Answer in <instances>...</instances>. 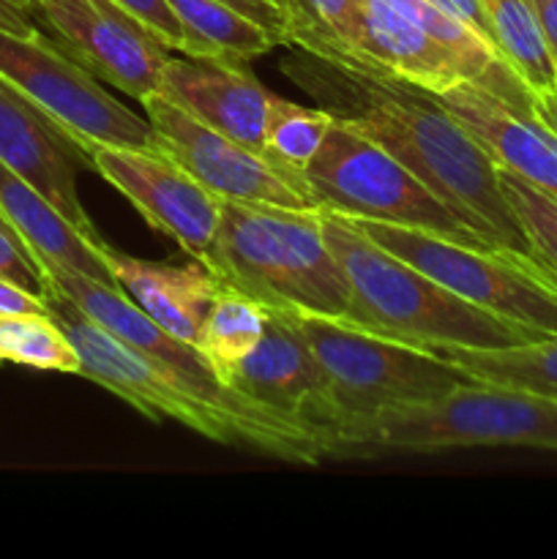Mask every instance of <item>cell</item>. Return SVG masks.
I'll return each instance as SVG.
<instances>
[{"label":"cell","mask_w":557,"mask_h":559,"mask_svg":"<svg viewBox=\"0 0 557 559\" xmlns=\"http://www.w3.org/2000/svg\"><path fill=\"white\" fill-rule=\"evenodd\" d=\"M268 3H276V5H282V9H284V5H287V0H268Z\"/></svg>","instance_id":"38"},{"label":"cell","mask_w":557,"mask_h":559,"mask_svg":"<svg viewBox=\"0 0 557 559\" xmlns=\"http://www.w3.org/2000/svg\"><path fill=\"white\" fill-rule=\"evenodd\" d=\"M435 5H440L442 11H448L451 16H457V20H462L464 25H470L473 31H478L481 36L489 38V25H486V16H484V9H481L478 0H431ZM495 44V41H491Z\"/></svg>","instance_id":"34"},{"label":"cell","mask_w":557,"mask_h":559,"mask_svg":"<svg viewBox=\"0 0 557 559\" xmlns=\"http://www.w3.org/2000/svg\"><path fill=\"white\" fill-rule=\"evenodd\" d=\"M229 388L273 413L309 426L325 442L331 456H339V413L333 404L331 382L304 328L298 325L295 311L268 309L265 333L249 358L233 371Z\"/></svg>","instance_id":"13"},{"label":"cell","mask_w":557,"mask_h":559,"mask_svg":"<svg viewBox=\"0 0 557 559\" xmlns=\"http://www.w3.org/2000/svg\"><path fill=\"white\" fill-rule=\"evenodd\" d=\"M0 276L31 293L44 295V276L20 235L0 218Z\"/></svg>","instance_id":"30"},{"label":"cell","mask_w":557,"mask_h":559,"mask_svg":"<svg viewBox=\"0 0 557 559\" xmlns=\"http://www.w3.org/2000/svg\"><path fill=\"white\" fill-rule=\"evenodd\" d=\"M530 5L535 9V16H538L546 44H549L552 55H555L557 60V0H530Z\"/></svg>","instance_id":"35"},{"label":"cell","mask_w":557,"mask_h":559,"mask_svg":"<svg viewBox=\"0 0 557 559\" xmlns=\"http://www.w3.org/2000/svg\"><path fill=\"white\" fill-rule=\"evenodd\" d=\"M115 3L129 11L131 16H137L164 47L189 55V38H186L183 25H180L169 0H115Z\"/></svg>","instance_id":"29"},{"label":"cell","mask_w":557,"mask_h":559,"mask_svg":"<svg viewBox=\"0 0 557 559\" xmlns=\"http://www.w3.org/2000/svg\"><path fill=\"white\" fill-rule=\"evenodd\" d=\"M38 271H42L44 284L60 289V293H63L66 298L74 300L91 320H96L98 325L107 328L109 333L123 338L126 344L140 349V353L147 355L151 360H156L158 366H164L169 374L178 377L191 393L202 396L205 402L224 409H235V413H273V409L257 404L254 399L244 396V393H238L235 388L224 385L222 377L213 371V366L208 364L205 355L200 353V347L180 342L173 333L158 328L156 322H153L129 295L120 293L118 287H109V284L96 282V278L80 276V273L58 271V267H38Z\"/></svg>","instance_id":"14"},{"label":"cell","mask_w":557,"mask_h":559,"mask_svg":"<svg viewBox=\"0 0 557 559\" xmlns=\"http://www.w3.org/2000/svg\"><path fill=\"white\" fill-rule=\"evenodd\" d=\"M222 3L233 5L240 14L251 16V20L260 22L262 27H268L278 41L287 44V14H284L282 5L268 3V0H222Z\"/></svg>","instance_id":"31"},{"label":"cell","mask_w":557,"mask_h":559,"mask_svg":"<svg viewBox=\"0 0 557 559\" xmlns=\"http://www.w3.org/2000/svg\"><path fill=\"white\" fill-rule=\"evenodd\" d=\"M437 353L462 366L475 382L528 391L557 402V336L489 349L442 347Z\"/></svg>","instance_id":"24"},{"label":"cell","mask_w":557,"mask_h":559,"mask_svg":"<svg viewBox=\"0 0 557 559\" xmlns=\"http://www.w3.org/2000/svg\"><path fill=\"white\" fill-rule=\"evenodd\" d=\"M522 445L557 451V402L513 388L464 382L435 402L391 409L347 426L342 456L369 451Z\"/></svg>","instance_id":"5"},{"label":"cell","mask_w":557,"mask_h":559,"mask_svg":"<svg viewBox=\"0 0 557 559\" xmlns=\"http://www.w3.org/2000/svg\"><path fill=\"white\" fill-rule=\"evenodd\" d=\"M320 213V227L349 284L347 325L426 349L511 347L544 333L467 304L418 267L407 265L347 218Z\"/></svg>","instance_id":"3"},{"label":"cell","mask_w":557,"mask_h":559,"mask_svg":"<svg viewBox=\"0 0 557 559\" xmlns=\"http://www.w3.org/2000/svg\"><path fill=\"white\" fill-rule=\"evenodd\" d=\"M347 222L467 304L544 336H557V276L541 262L495 246L459 243L426 229L369 218Z\"/></svg>","instance_id":"8"},{"label":"cell","mask_w":557,"mask_h":559,"mask_svg":"<svg viewBox=\"0 0 557 559\" xmlns=\"http://www.w3.org/2000/svg\"><path fill=\"white\" fill-rule=\"evenodd\" d=\"M500 58L533 98L557 93V60L530 0H478Z\"/></svg>","instance_id":"21"},{"label":"cell","mask_w":557,"mask_h":559,"mask_svg":"<svg viewBox=\"0 0 557 559\" xmlns=\"http://www.w3.org/2000/svg\"><path fill=\"white\" fill-rule=\"evenodd\" d=\"M0 162L42 191L85 235L98 229L76 194V167L85 162L80 147L11 82L0 76Z\"/></svg>","instance_id":"15"},{"label":"cell","mask_w":557,"mask_h":559,"mask_svg":"<svg viewBox=\"0 0 557 559\" xmlns=\"http://www.w3.org/2000/svg\"><path fill=\"white\" fill-rule=\"evenodd\" d=\"M0 76L31 98L85 162L91 147H156L151 120L109 96L98 76L42 31L31 36L0 31Z\"/></svg>","instance_id":"9"},{"label":"cell","mask_w":557,"mask_h":559,"mask_svg":"<svg viewBox=\"0 0 557 559\" xmlns=\"http://www.w3.org/2000/svg\"><path fill=\"white\" fill-rule=\"evenodd\" d=\"M331 126L333 115L328 109L300 107L271 93L265 120V156L287 173L304 178L306 167L322 147Z\"/></svg>","instance_id":"26"},{"label":"cell","mask_w":557,"mask_h":559,"mask_svg":"<svg viewBox=\"0 0 557 559\" xmlns=\"http://www.w3.org/2000/svg\"><path fill=\"white\" fill-rule=\"evenodd\" d=\"M0 314H49L44 295L0 276Z\"/></svg>","instance_id":"32"},{"label":"cell","mask_w":557,"mask_h":559,"mask_svg":"<svg viewBox=\"0 0 557 559\" xmlns=\"http://www.w3.org/2000/svg\"><path fill=\"white\" fill-rule=\"evenodd\" d=\"M295 317L331 382L339 413V456L347 426L391 409L435 402L453 388L473 382L462 366L442 358L437 349L364 331L331 317Z\"/></svg>","instance_id":"6"},{"label":"cell","mask_w":557,"mask_h":559,"mask_svg":"<svg viewBox=\"0 0 557 559\" xmlns=\"http://www.w3.org/2000/svg\"><path fill=\"white\" fill-rule=\"evenodd\" d=\"M533 115L557 134V93L555 96L533 98Z\"/></svg>","instance_id":"36"},{"label":"cell","mask_w":557,"mask_h":559,"mask_svg":"<svg viewBox=\"0 0 557 559\" xmlns=\"http://www.w3.org/2000/svg\"><path fill=\"white\" fill-rule=\"evenodd\" d=\"M36 11L20 0H0V31L16 33V36H31L38 33V25L33 22Z\"/></svg>","instance_id":"33"},{"label":"cell","mask_w":557,"mask_h":559,"mask_svg":"<svg viewBox=\"0 0 557 559\" xmlns=\"http://www.w3.org/2000/svg\"><path fill=\"white\" fill-rule=\"evenodd\" d=\"M497 180L533 257L552 276H557V200L502 167H497Z\"/></svg>","instance_id":"28"},{"label":"cell","mask_w":557,"mask_h":559,"mask_svg":"<svg viewBox=\"0 0 557 559\" xmlns=\"http://www.w3.org/2000/svg\"><path fill=\"white\" fill-rule=\"evenodd\" d=\"M142 107L156 131V151L178 162L222 202L320 211L304 178L278 167L265 153L251 151L233 136L211 129L164 93L145 96Z\"/></svg>","instance_id":"10"},{"label":"cell","mask_w":557,"mask_h":559,"mask_svg":"<svg viewBox=\"0 0 557 559\" xmlns=\"http://www.w3.org/2000/svg\"><path fill=\"white\" fill-rule=\"evenodd\" d=\"M284 74L333 118L386 147L481 238L535 260L500 189L495 158L435 93L393 76L336 66L309 52L287 60Z\"/></svg>","instance_id":"1"},{"label":"cell","mask_w":557,"mask_h":559,"mask_svg":"<svg viewBox=\"0 0 557 559\" xmlns=\"http://www.w3.org/2000/svg\"><path fill=\"white\" fill-rule=\"evenodd\" d=\"M0 364L80 374V358L49 314H0Z\"/></svg>","instance_id":"27"},{"label":"cell","mask_w":557,"mask_h":559,"mask_svg":"<svg viewBox=\"0 0 557 559\" xmlns=\"http://www.w3.org/2000/svg\"><path fill=\"white\" fill-rule=\"evenodd\" d=\"M189 38V58L254 60L282 47L276 36L251 16L222 0H169Z\"/></svg>","instance_id":"23"},{"label":"cell","mask_w":557,"mask_h":559,"mask_svg":"<svg viewBox=\"0 0 557 559\" xmlns=\"http://www.w3.org/2000/svg\"><path fill=\"white\" fill-rule=\"evenodd\" d=\"M205 267L268 309L347 320L349 284L317 211L222 202Z\"/></svg>","instance_id":"4"},{"label":"cell","mask_w":557,"mask_h":559,"mask_svg":"<svg viewBox=\"0 0 557 559\" xmlns=\"http://www.w3.org/2000/svg\"><path fill=\"white\" fill-rule=\"evenodd\" d=\"M93 246L107 262L120 293L129 295L158 328L173 333L180 342L200 347L202 322L224 287L216 273L197 260L183 267L137 260L109 246L102 235L93 240Z\"/></svg>","instance_id":"18"},{"label":"cell","mask_w":557,"mask_h":559,"mask_svg":"<svg viewBox=\"0 0 557 559\" xmlns=\"http://www.w3.org/2000/svg\"><path fill=\"white\" fill-rule=\"evenodd\" d=\"M20 3H25V5H31L33 11H36V0H20Z\"/></svg>","instance_id":"37"},{"label":"cell","mask_w":557,"mask_h":559,"mask_svg":"<svg viewBox=\"0 0 557 559\" xmlns=\"http://www.w3.org/2000/svg\"><path fill=\"white\" fill-rule=\"evenodd\" d=\"M304 180L317 207L325 213L426 229L470 246H491L399 158L339 118H333Z\"/></svg>","instance_id":"7"},{"label":"cell","mask_w":557,"mask_h":559,"mask_svg":"<svg viewBox=\"0 0 557 559\" xmlns=\"http://www.w3.org/2000/svg\"><path fill=\"white\" fill-rule=\"evenodd\" d=\"M87 164L112 183L156 233L173 238L191 260L205 265L222 224V200L216 194L156 147H91Z\"/></svg>","instance_id":"11"},{"label":"cell","mask_w":557,"mask_h":559,"mask_svg":"<svg viewBox=\"0 0 557 559\" xmlns=\"http://www.w3.org/2000/svg\"><path fill=\"white\" fill-rule=\"evenodd\" d=\"M58 44L93 76L142 102L162 91L169 49L115 0H36Z\"/></svg>","instance_id":"12"},{"label":"cell","mask_w":557,"mask_h":559,"mask_svg":"<svg viewBox=\"0 0 557 559\" xmlns=\"http://www.w3.org/2000/svg\"><path fill=\"white\" fill-rule=\"evenodd\" d=\"M284 14L289 47L375 74L360 49V0H287Z\"/></svg>","instance_id":"22"},{"label":"cell","mask_w":557,"mask_h":559,"mask_svg":"<svg viewBox=\"0 0 557 559\" xmlns=\"http://www.w3.org/2000/svg\"><path fill=\"white\" fill-rule=\"evenodd\" d=\"M437 98L497 167L557 200V134L535 118L533 109L506 102L475 82H459Z\"/></svg>","instance_id":"17"},{"label":"cell","mask_w":557,"mask_h":559,"mask_svg":"<svg viewBox=\"0 0 557 559\" xmlns=\"http://www.w3.org/2000/svg\"><path fill=\"white\" fill-rule=\"evenodd\" d=\"M0 218L20 235L38 267H58L118 287L107 262L93 246L98 233H82L42 191L11 173L3 162H0Z\"/></svg>","instance_id":"19"},{"label":"cell","mask_w":557,"mask_h":559,"mask_svg":"<svg viewBox=\"0 0 557 559\" xmlns=\"http://www.w3.org/2000/svg\"><path fill=\"white\" fill-rule=\"evenodd\" d=\"M360 49L377 76L410 82L435 96L464 82L453 55L393 0H360Z\"/></svg>","instance_id":"20"},{"label":"cell","mask_w":557,"mask_h":559,"mask_svg":"<svg viewBox=\"0 0 557 559\" xmlns=\"http://www.w3.org/2000/svg\"><path fill=\"white\" fill-rule=\"evenodd\" d=\"M49 317L63 328L80 358V374L107 388L151 420H178L186 429L224 445H244L295 464H320L331 456L325 442L298 420L278 413H235L191 393L178 377L109 333L60 289L44 284Z\"/></svg>","instance_id":"2"},{"label":"cell","mask_w":557,"mask_h":559,"mask_svg":"<svg viewBox=\"0 0 557 559\" xmlns=\"http://www.w3.org/2000/svg\"><path fill=\"white\" fill-rule=\"evenodd\" d=\"M167 98L211 129L240 145L265 153V120L271 91L249 71L246 60L169 58L162 74Z\"/></svg>","instance_id":"16"},{"label":"cell","mask_w":557,"mask_h":559,"mask_svg":"<svg viewBox=\"0 0 557 559\" xmlns=\"http://www.w3.org/2000/svg\"><path fill=\"white\" fill-rule=\"evenodd\" d=\"M268 306L251 295L224 284L213 300L200 333V353L213 366L224 385H229L233 371L251 355L265 333Z\"/></svg>","instance_id":"25"}]
</instances>
